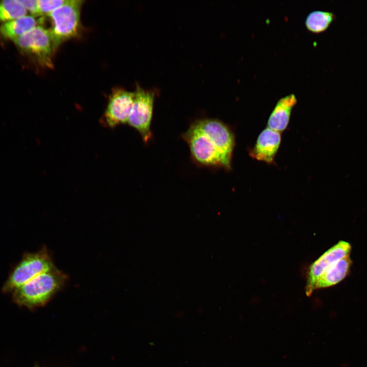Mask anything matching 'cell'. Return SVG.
<instances>
[{"instance_id": "10", "label": "cell", "mask_w": 367, "mask_h": 367, "mask_svg": "<svg viewBox=\"0 0 367 367\" xmlns=\"http://www.w3.org/2000/svg\"><path fill=\"white\" fill-rule=\"evenodd\" d=\"M281 141L280 133L267 127L258 135L253 147L249 150V154L257 161L273 164Z\"/></svg>"}, {"instance_id": "15", "label": "cell", "mask_w": 367, "mask_h": 367, "mask_svg": "<svg viewBox=\"0 0 367 367\" xmlns=\"http://www.w3.org/2000/svg\"><path fill=\"white\" fill-rule=\"evenodd\" d=\"M27 11L18 0L0 1V22L5 23L26 15Z\"/></svg>"}, {"instance_id": "17", "label": "cell", "mask_w": 367, "mask_h": 367, "mask_svg": "<svg viewBox=\"0 0 367 367\" xmlns=\"http://www.w3.org/2000/svg\"><path fill=\"white\" fill-rule=\"evenodd\" d=\"M27 11L35 16L41 15L38 1L37 0H18Z\"/></svg>"}, {"instance_id": "12", "label": "cell", "mask_w": 367, "mask_h": 367, "mask_svg": "<svg viewBox=\"0 0 367 367\" xmlns=\"http://www.w3.org/2000/svg\"><path fill=\"white\" fill-rule=\"evenodd\" d=\"M351 265L350 256L334 263L319 277L314 290L332 286L340 282L349 273Z\"/></svg>"}, {"instance_id": "16", "label": "cell", "mask_w": 367, "mask_h": 367, "mask_svg": "<svg viewBox=\"0 0 367 367\" xmlns=\"http://www.w3.org/2000/svg\"><path fill=\"white\" fill-rule=\"evenodd\" d=\"M68 0H38L40 15H48L51 12L63 6Z\"/></svg>"}, {"instance_id": "14", "label": "cell", "mask_w": 367, "mask_h": 367, "mask_svg": "<svg viewBox=\"0 0 367 367\" xmlns=\"http://www.w3.org/2000/svg\"><path fill=\"white\" fill-rule=\"evenodd\" d=\"M335 14L330 12L316 10L307 16L305 24L310 32L319 33L326 30L335 19Z\"/></svg>"}, {"instance_id": "7", "label": "cell", "mask_w": 367, "mask_h": 367, "mask_svg": "<svg viewBox=\"0 0 367 367\" xmlns=\"http://www.w3.org/2000/svg\"><path fill=\"white\" fill-rule=\"evenodd\" d=\"M195 122L224 157L231 163L235 135L231 127L217 119L204 118L197 120Z\"/></svg>"}, {"instance_id": "13", "label": "cell", "mask_w": 367, "mask_h": 367, "mask_svg": "<svg viewBox=\"0 0 367 367\" xmlns=\"http://www.w3.org/2000/svg\"><path fill=\"white\" fill-rule=\"evenodd\" d=\"M37 20L33 16L24 15L4 23L0 33L5 38L14 41L37 26Z\"/></svg>"}, {"instance_id": "5", "label": "cell", "mask_w": 367, "mask_h": 367, "mask_svg": "<svg viewBox=\"0 0 367 367\" xmlns=\"http://www.w3.org/2000/svg\"><path fill=\"white\" fill-rule=\"evenodd\" d=\"M13 42L21 51L40 66L53 67V56L57 49L49 30L37 25Z\"/></svg>"}, {"instance_id": "3", "label": "cell", "mask_w": 367, "mask_h": 367, "mask_svg": "<svg viewBox=\"0 0 367 367\" xmlns=\"http://www.w3.org/2000/svg\"><path fill=\"white\" fill-rule=\"evenodd\" d=\"M182 138L188 144L191 158L196 164L202 166L222 168L227 171L231 170V163L224 157L195 122L182 135Z\"/></svg>"}, {"instance_id": "11", "label": "cell", "mask_w": 367, "mask_h": 367, "mask_svg": "<svg viewBox=\"0 0 367 367\" xmlns=\"http://www.w3.org/2000/svg\"><path fill=\"white\" fill-rule=\"evenodd\" d=\"M297 102L294 94L280 98L269 117L267 127L280 133L283 132L289 125L292 109Z\"/></svg>"}, {"instance_id": "4", "label": "cell", "mask_w": 367, "mask_h": 367, "mask_svg": "<svg viewBox=\"0 0 367 367\" xmlns=\"http://www.w3.org/2000/svg\"><path fill=\"white\" fill-rule=\"evenodd\" d=\"M83 2L68 0L48 15L53 22L49 30L56 49L64 41L77 36L81 28V10Z\"/></svg>"}, {"instance_id": "2", "label": "cell", "mask_w": 367, "mask_h": 367, "mask_svg": "<svg viewBox=\"0 0 367 367\" xmlns=\"http://www.w3.org/2000/svg\"><path fill=\"white\" fill-rule=\"evenodd\" d=\"M55 267L45 247L35 252L24 254L12 270L2 289L4 293L14 290L39 275Z\"/></svg>"}, {"instance_id": "8", "label": "cell", "mask_w": 367, "mask_h": 367, "mask_svg": "<svg viewBox=\"0 0 367 367\" xmlns=\"http://www.w3.org/2000/svg\"><path fill=\"white\" fill-rule=\"evenodd\" d=\"M135 98V92L116 88L110 95L103 121L110 128L127 123Z\"/></svg>"}, {"instance_id": "6", "label": "cell", "mask_w": 367, "mask_h": 367, "mask_svg": "<svg viewBox=\"0 0 367 367\" xmlns=\"http://www.w3.org/2000/svg\"><path fill=\"white\" fill-rule=\"evenodd\" d=\"M135 98L127 123L140 134L144 143L152 138L151 123L155 92L146 90L139 85L136 87Z\"/></svg>"}, {"instance_id": "1", "label": "cell", "mask_w": 367, "mask_h": 367, "mask_svg": "<svg viewBox=\"0 0 367 367\" xmlns=\"http://www.w3.org/2000/svg\"><path fill=\"white\" fill-rule=\"evenodd\" d=\"M67 275L56 267L45 272L12 292L17 304L33 308L44 305L65 285Z\"/></svg>"}, {"instance_id": "9", "label": "cell", "mask_w": 367, "mask_h": 367, "mask_svg": "<svg viewBox=\"0 0 367 367\" xmlns=\"http://www.w3.org/2000/svg\"><path fill=\"white\" fill-rule=\"evenodd\" d=\"M351 251L350 244L340 241L325 252L310 266L305 286V293L310 296L314 291V286L319 277L332 265L338 260L350 256Z\"/></svg>"}]
</instances>
